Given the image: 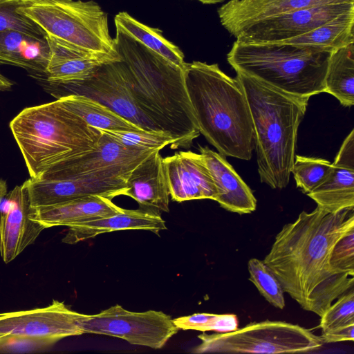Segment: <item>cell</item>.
Returning a JSON list of instances; mask_svg holds the SVG:
<instances>
[{
	"label": "cell",
	"mask_w": 354,
	"mask_h": 354,
	"mask_svg": "<svg viewBox=\"0 0 354 354\" xmlns=\"http://www.w3.org/2000/svg\"><path fill=\"white\" fill-rule=\"evenodd\" d=\"M353 228V209L331 213L317 206L310 212L302 211L282 227L263 261L284 292L304 310L321 317L353 288V276L335 270L330 262L335 243Z\"/></svg>",
	"instance_id": "1"
},
{
	"label": "cell",
	"mask_w": 354,
	"mask_h": 354,
	"mask_svg": "<svg viewBox=\"0 0 354 354\" xmlns=\"http://www.w3.org/2000/svg\"><path fill=\"white\" fill-rule=\"evenodd\" d=\"M115 29V50L136 104L160 131L175 140L173 149L190 147L201 133L184 69Z\"/></svg>",
	"instance_id": "2"
},
{
	"label": "cell",
	"mask_w": 354,
	"mask_h": 354,
	"mask_svg": "<svg viewBox=\"0 0 354 354\" xmlns=\"http://www.w3.org/2000/svg\"><path fill=\"white\" fill-rule=\"evenodd\" d=\"M184 78L200 133L225 157L250 160L255 148L252 119L236 77L217 64L186 63Z\"/></svg>",
	"instance_id": "3"
},
{
	"label": "cell",
	"mask_w": 354,
	"mask_h": 354,
	"mask_svg": "<svg viewBox=\"0 0 354 354\" xmlns=\"http://www.w3.org/2000/svg\"><path fill=\"white\" fill-rule=\"evenodd\" d=\"M253 122L258 172L272 189L286 187L295 161L299 126L309 98L292 95L236 72Z\"/></svg>",
	"instance_id": "4"
},
{
	"label": "cell",
	"mask_w": 354,
	"mask_h": 354,
	"mask_svg": "<svg viewBox=\"0 0 354 354\" xmlns=\"http://www.w3.org/2000/svg\"><path fill=\"white\" fill-rule=\"evenodd\" d=\"M10 128L32 178L94 149L102 135L59 99L23 109Z\"/></svg>",
	"instance_id": "5"
},
{
	"label": "cell",
	"mask_w": 354,
	"mask_h": 354,
	"mask_svg": "<svg viewBox=\"0 0 354 354\" xmlns=\"http://www.w3.org/2000/svg\"><path fill=\"white\" fill-rule=\"evenodd\" d=\"M330 53L289 44L236 40L227 60L236 72H242L288 94L310 98L325 92Z\"/></svg>",
	"instance_id": "6"
},
{
	"label": "cell",
	"mask_w": 354,
	"mask_h": 354,
	"mask_svg": "<svg viewBox=\"0 0 354 354\" xmlns=\"http://www.w3.org/2000/svg\"><path fill=\"white\" fill-rule=\"evenodd\" d=\"M19 10L46 34L77 48L120 57L107 14L93 0H20Z\"/></svg>",
	"instance_id": "7"
},
{
	"label": "cell",
	"mask_w": 354,
	"mask_h": 354,
	"mask_svg": "<svg viewBox=\"0 0 354 354\" xmlns=\"http://www.w3.org/2000/svg\"><path fill=\"white\" fill-rule=\"evenodd\" d=\"M192 353H299L321 348V336L297 324L266 320L227 333L198 335Z\"/></svg>",
	"instance_id": "8"
},
{
	"label": "cell",
	"mask_w": 354,
	"mask_h": 354,
	"mask_svg": "<svg viewBox=\"0 0 354 354\" xmlns=\"http://www.w3.org/2000/svg\"><path fill=\"white\" fill-rule=\"evenodd\" d=\"M81 327L84 333L113 336L154 349L163 347L179 330L171 316L162 311L132 312L119 304L85 315Z\"/></svg>",
	"instance_id": "9"
},
{
	"label": "cell",
	"mask_w": 354,
	"mask_h": 354,
	"mask_svg": "<svg viewBox=\"0 0 354 354\" xmlns=\"http://www.w3.org/2000/svg\"><path fill=\"white\" fill-rule=\"evenodd\" d=\"M48 84L49 91L57 98L69 95H84L110 108L143 130L160 131L136 104L121 59L102 65L83 81Z\"/></svg>",
	"instance_id": "10"
},
{
	"label": "cell",
	"mask_w": 354,
	"mask_h": 354,
	"mask_svg": "<svg viewBox=\"0 0 354 354\" xmlns=\"http://www.w3.org/2000/svg\"><path fill=\"white\" fill-rule=\"evenodd\" d=\"M138 164L114 166L75 178H30L23 185L31 207L51 205L91 195L112 200L124 194L127 188V180Z\"/></svg>",
	"instance_id": "11"
},
{
	"label": "cell",
	"mask_w": 354,
	"mask_h": 354,
	"mask_svg": "<svg viewBox=\"0 0 354 354\" xmlns=\"http://www.w3.org/2000/svg\"><path fill=\"white\" fill-rule=\"evenodd\" d=\"M84 314L53 299L46 307L0 313V338L10 335L51 337L59 340L83 334Z\"/></svg>",
	"instance_id": "12"
},
{
	"label": "cell",
	"mask_w": 354,
	"mask_h": 354,
	"mask_svg": "<svg viewBox=\"0 0 354 354\" xmlns=\"http://www.w3.org/2000/svg\"><path fill=\"white\" fill-rule=\"evenodd\" d=\"M352 10H354V2L313 6L285 12L251 25L236 40L245 43H268L290 39Z\"/></svg>",
	"instance_id": "13"
},
{
	"label": "cell",
	"mask_w": 354,
	"mask_h": 354,
	"mask_svg": "<svg viewBox=\"0 0 354 354\" xmlns=\"http://www.w3.org/2000/svg\"><path fill=\"white\" fill-rule=\"evenodd\" d=\"M31 207L23 184L6 194L0 203V254L5 263L35 243L45 229L30 218Z\"/></svg>",
	"instance_id": "14"
},
{
	"label": "cell",
	"mask_w": 354,
	"mask_h": 354,
	"mask_svg": "<svg viewBox=\"0 0 354 354\" xmlns=\"http://www.w3.org/2000/svg\"><path fill=\"white\" fill-rule=\"evenodd\" d=\"M101 131L102 135L94 149L55 167L39 178L79 177L108 167L140 163L155 151H160L127 147Z\"/></svg>",
	"instance_id": "15"
},
{
	"label": "cell",
	"mask_w": 354,
	"mask_h": 354,
	"mask_svg": "<svg viewBox=\"0 0 354 354\" xmlns=\"http://www.w3.org/2000/svg\"><path fill=\"white\" fill-rule=\"evenodd\" d=\"M169 195L173 201H215L217 191L201 153L178 151L163 158Z\"/></svg>",
	"instance_id": "16"
},
{
	"label": "cell",
	"mask_w": 354,
	"mask_h": 354,
	"mask_svg": "<svg viewBox=\"0 0 354 354\" xmlns=\"http://www.w3.org/2000/svg\"><path fill=\"white\" fill-rule=\"evenodd\" d=\"M354 0H230L217 10L221 25L235 38L251 25L285 12Z\"/></svg>",
	"instance_id": "17"
},
{
	"label": "cell",
	"mask_w": 354,
	"mask_h": 354,
	"mask_svg": "<svg viewBox=\"0 0 354 354\" xmlns=\"http://www.w3.org/2000/svg\"><path fill=\"white\" fill-rule=\"evenodd\" d=\"M307 195L317 206L335 213L354 207V130L344 139L326 180Z\"/></svg>",
	"instance_id": "18"
},
{
	"label": "cell",
	"mask_w": 354,
	"mask_h": 354,
	"mask_svg": "<svg viewBox=\"0 0 354 354\" xmlns=\"http://www.w3.org/2000/svg\"><path fill=\"white\" fill-rule=\"evenodd\" d=\"M50 57L44 80L50 84H66L86 80L102 65L121 59L120 57L90 52L46 35Z\"/></svg>",
	"instance_id": "19"
},
{
	"label": "cell",
	"mask_w": 354,
	"mask_h": 354,
	"mask_svg": "<svg viewBox=\"0 0 354 354\" xmlns=\"http://www.w3.org/2000/svg\"><path fill=\"white\" fill-rule=\"evenodd\" d=\"M156 151L140 162L130 173L124 196L134 199L140 209L160 215L169 212V190L163 158Z\"/></svg>",
	"instance_id": "20"
},
{
	"label": "cell",
	"mask_w": 354,
	"mask_h": 354,
	"mask_svg": "<svg viewBox=\"0 0 354 354\" xmlns=\"http://www.w3.org/2000/svg\"><path fill=\"white\" fill-rule=\"evenodd\" d=\"M199 151L212 176L217 191L215 201L221 207L239 214L255 211L256 198L225 157L207 147L200 146Z\"/></svg>",
	"instance_id": "21"
},
{
	"label": "cell",
	"mask_w": 354,
	"mask_h": 354,
	"mask_svg": "<svg viewBox=\"0 0 354 354\" xmlns=\"http://www.w3.org/2000/svg\"><path fill=\"white\" fill-rule=\"evenodd\" d=\"M124 209L115 205L111 199L91 195L59 203L31 207L30 218L44 228L71 225L109 216Z\"/></svg>",
	"instance_id": "22"
},
{
	"label": "cell",
	"mask_w": 354,
	"mask_h": 354,
	"mask_svg": "<svg viewBox=\"0 0 354 354\" xmlns=\"http://www.w3.org/2000/svg\"><path fill=\"white\" fill-rule=\"evenodd\" d=\"M68 227L62 242L75 244L100 234L124 230H145L158 234L166 229V225L160 215L141 209H124L114 215L75 223Z\"/></svg>",
	"instance_id": "23"
},
{
	"label": "cell",
	"mask_w": 354,
	"mask_h": 354,
	"mask_svg": "<svg viewBox=\"0 0 354 354\" xmlns=\"http://www.w3.org/2000/svg\"><path fill=\"white\" fill-rule=\"evenodd\" d=\"M49 57L46 37L39 38L12 30L0 32V64L22 68L44 78Z\"/></svg>",
	"instance_id": "24"
},
{
	"label": "cell",
	"mask_w": 354,
	"mask_h": 354,
	"mask_svg": "<svg viewBox=\"0 0 354 354\" xmlns=\"http://www.w3.org/2000/svg\"><path fill=\"white\" fill-rule=\"evenodd\" d=\"M315 48L331 53L354 43V10L296 37L268 42Z\"/></svg>",
	"instance_id": "25"
},
{
	"label": "cell",
	"mask_w": 354,
	"mask_h": 354,
	"mask_svg": "<svg viewBox=\"0 0 354 354\" xmlns=\"http://www.w3.org/2000/svg\"><path fill=\"white\" fill-rule=\"evenodd\" d=\"M325 92L346 107L354 104V43L330 53L325 76Z\"/></svg>",
	"instance_id": "26"
},
{
	"label": "cell",
	"mask_w": 354,
	"mask_h": 354,
	"mask_svg": "<svg viewBox=\"0 0 354 354\" xmlns=\"http://www.w3.org/2000/svg\"><path fill=\"white\" fill-rule=\"evenodd\" d=\"M114 21L115 28H120L149 49L184 69L186 62L183 53L162 35V30L142 24L126 12L118 13Z\"/></svg>",
	"instance_id": "27"
},
{
	"label": "cell",
	"mask_w": 354,
	"mask_h": 354,
	"mask_svg": "<svg viewBox=\"0 0 354 354\" xmlns=\"http://www.w3.org/2000/svg\"><path fill=\"white\" fill-rule=\"evenodd\" d=\"M63 104L88 125L101 130L145 131L128 121L110 108L84 95L61 97Z\"/></svg>",
	"instance_id": "28"
},
{
	"label": "cell",
	"mask_w": 354,
	"mask_h": 354,
	"mask_svg": "<svg viewBox=\"0 0 354 354\" xmlns=\"http://www.w3.org/2000/svg\"><path fill=\"white\" fill-rule=\"evenodd\" d=\"M332 170V163L323 158L295 156L291 169L297 186L308 194L323 183Z\"/></svg>",
	"instance_id": "29"
},
{
	"label": "cell",
	"mask_w": 354,
	"mask_h": 354,
	"mask_svg": "<svg viewBox=\"0 0 354 354\" xmlns=\"http://www.w3.org/2000/svg\"><path fill=\"white\" fill-rule=\"evenodd\" d=\"M249 280L271 305L281 310L286 305L284 292L270 269L261 260L250 259L248 263Z\"/></svg>",
	"instance_id": "30"
},
{
	"label": "cell",
	"mask_w": 354,
	"mask_h": 354,
	"mask_svg": "<svg viewBox=\"0 0 354 354\" xmlns=\"http://www.w3.org/2000/svg\"><path fill=\"white\" fill-rule=\"evenodd\" d=\"M173 320L176 326L183 330L227 333L239 328L238 318L234 314L195 313Z\"/></svg>",
	"instance_id": "31"
},
{
	"label": "cell",
	"mask_w": 354,
	"mask_h": 354,
	"mask_svg": "<svg viewBox=\"0 0 354 354\" xmlns=\"http://www.w3.org/2000/svg\"><path fill=\"white\" fill-rule=\"evenodd\" d=\"M102 131L131 148L160 150L169 145L173 149L175 144V140L162 131Z\"/></svg>",
	"instance_id": "32"
},
{
	"label": "cell",
	"mask_w": 354,
	"mask_h": 354,
	"mask_svg": "<svg viewBox=\"0 0 354 354\" xmlns=\"http://www.w3.org/2000/svg\"><path fill=\"white\" fill-rule=\"evenodd\" d=\"M20 6V0H0V32L12 30L46 37V34L41 28L19 11Z\"/></svg>",
	"instance_id": "33"
},
{
	"label": "cell",
	"mask_w": 354,
	"mask_h": 354,
	"mask_svg": "<svg viewBox=\"0 0 354 354\" xmlns=\"http://www.w3.org/2000/svg\"><path fill=\"white\" fill-rule=\"evenodd\" d=\"M336 300L321 316L319 327L322 333L354 322V288L350 289Z\"/></svg>",
	"instance_id": "34"
},
{
	"label": "cell",
	"mask_w": 354,
	"mask_h": 354,
	"mask_svg": "<svg viewBox=\"0 0 354 354\" xmlns=\"http://www.w3.org/2000/svg\"><path fill=\"white\" fill-rule=\"evenodd\" d=\"M57 339L10 335L0 338V353H35L45 351L55 344Z\"/></svg>",
	"instance_id": "35"
},
{
	"label": "cell",
	"mask_w": 354,
	"mask_h": 354,
	"mask_svg": "<svg viewBox=\"0 0 354 354\" xmlns=\"http://www.w3.org/2000/svg\"><path fill=\"white\" fill-rule=\"evenodd\" d=\"M330 262L335 270L354 277V228L335 243Z\"/></svg>",
	"instance_id": "36"
},
{
	"label": "cell",
	"mask_w": 354,
	"mask_h": 354,
	"mask_svg": "<svg viewBox=\"0 0 354 354\" xmlns=\"http://www.w3.org/2000/svg\"><path fill=\"white\" fill-rule=\"evenodd\" d=\"M324 343H335L354 340V322L348 323L326 332L321 336Z\"/></svg>",
	"instance_id": "37"
},
{
	"label": "cell",
	"mask_w": 354,
	"mask_h": 354,
	"mask_svg": "<svg viewBox=\"0 0 354 354\" xmlns=\"http://www.w3.org/2000/svg\"><path fill=\"white\" fill-rule=\"evenodd\" d=\"M13 83L0 73V91L10 90Z\"/></svg>",
	"instance_id": "38"
},
{
	"label": "cell",
	"mask_w": 354,
	"mask_h": 354,
	"mask_svg": "<svg viewBox=\"0 0 354 354\" xmlns=\"http://www.w3.org/2000/svg\"><path fill=\"white\" fill-rule=\"evenodd\" d=\"M7 194V183L5 180L0 178V203Z\"/></svg>",
	"instance_id": "39"
},
{
	"label": "cell",
	"mask_w": 354,
	"mask_h": 354,
	"mask_svg": "<svg viewBox=\"0 0 354 354\" xmlns=\"http://www.w3.org/2000/svg\"><path fill=\"white\" fill-rule=\"evenodd\" d=\"M203 4H216L225 1V0H196Z\"/></svg>",
	"instance_id": "40"
}]
</instances>
